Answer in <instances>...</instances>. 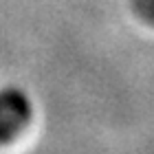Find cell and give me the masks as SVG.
Returning <instances> with one entry per match:
<instances>
[{"instance_id":"obj_1","label":"cell","mask_w":154,"mask_h":154,"mask_svg":"<svg viewBox=\"0 0 154 154\" xmlns=\"http://www.w3.org/2000/svg\"><path fill=\"white\" fill-rule=\"evenodd\" d=\"M31 117L29 99L18 90H0V141H9L26 125Z\"/></svg>"}]
</instances>
